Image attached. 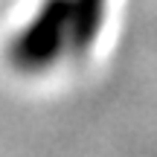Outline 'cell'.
I'll return each instance as SVG.
<instances>
[{
	"instance_id": "cell-1",
	"label": "cell",
	"mask_w": 157,
	"mask_h": 157,
	"mask_svg": "<svg viewBox=\"0 0 157 157\" xmlns=\"http://www.w3.org/2000/svg\"><path fill=\"white\" fill-rule=\"evenodd\" d=\"M99 12H102V0H78V17H76V32L78 41H87L99 26Z\"/></svg>"
}]
</instances>
